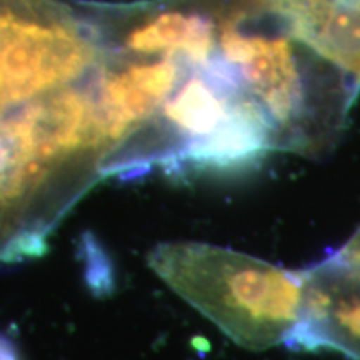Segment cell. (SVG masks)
I'll list each match as a JSON object with an SVG mask.
<instances>
[{
	"mask_svg": "<svg viewBox=\"0 0 360 360\" xmlns=\"http://www.w3.org/2000/svg\"><path fill=\"white\" fill-rule=\"evenodd\" d=\"M267 11L254 0H222L219 53L267 117L277 150L321 157L340 137L359 87L283 24L260 27Z\"/></svg>",
	"mask_w": 360,
	"mask_h": 360,
	"instance_id": "1",
	"label": "cell"
},
{
	"mask_svg": "<svg viewBox=\"0 0 360 360\" xmlns=\"http://www.w3.org/2000/svg\"><path fill=\"white\" fill-rule=\"evenodd\" d=\"M147 264L240 347L289 344L304 305V270L204 242H162Z\"/></svg>",
	"mask_w": 360,
	"mask_h": 360,
	"instance_id": "2",
	"label": "cell"
},
{
	"mask_svg": "<svg viewBox=\"0 0 360 360\" xmlns=\"http://www.w3.org/2000/svg\"><path fill=\"white\" fill-rule=\"evenodd\" d=\"M304 276L302 315L285 347L335 350L360 360V264L332 254L304 269Z\"/></svg>",
	"mask_w": 360,
	"mask_h": 360,
	"instance_id": "3",
	"label": "cell"
},
{
	"mask_svg": "<svg viewBox=\"0 0 360 360\" xmlns=\"http://www.w3.org/2000/svg\"><path fill=\"white\" fill-rule=\"evenodd\" d=\"M292 37L360 85V0H264Z\"/></svg>",
	"mask_w": 360,
	"mask_h": 360,
	"instance_id": "4",
	"label": "cell"
},
{
	"mask_svg": "<svg viewBox=\"0 0 360 360\" xmlns=\"http://www.w3.org/2000/svg\"><path fill=\"white\" fill-rule=\"evenodd\" d=\"M334 255L337 259L345 260V262L360 264V227L339 250L334 252Z\"/></svg>",
	"mask_w": 360,
	"mask_h": 360,
	"instance_id": "5",
	"label": "cell"
},
{
	"mask_svg": "<svg viewBox=\"0 0 360 360\" xmlns=\"http://www.w3.org/2000/svg\"><path fill=\"white\" fill-rule=\"evenodd\" d=\"M0 360H19L12 344L6 339H0Z\"/></svg>",
	"mask_w": 360,
	"mask_h": 360,
	"instance_id": "6",
	"label": "cell"
}]
</instances>
